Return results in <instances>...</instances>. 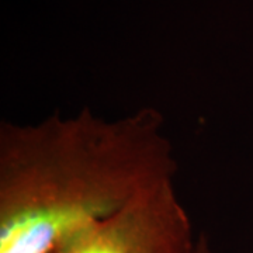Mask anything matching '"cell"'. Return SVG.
Returning a JSON list of instances; mask_svg holds the SVG:
<instances>
[{
    "label": "cell",
    "mask_w": 253,
    "mask_h": 253,
    "mask_svg": "<svg viewBox=\"0 0 253 253\" xmlns=\"http://www.w3.org/2000/svg\"><path fill=\"white\" fill-rule=\"evenodd\" d=\"M177 161L154 107L104 118L82 109L0 126V253H52L73 229L174 180Z\"/></svg>",
    "instance_id": "cell-1"
},
{
    "label": "cell",
    "mask_w": 253,
    "mask_h": 253,
    "mask_svg": "<svg viewBox=\"0 0 253 253\" xmlns=\"http://www.w3.org/2000/svg\"><path fill=\"white\" fill-rule=\"evenodd\" d=\"M197 236L172 180L73 229L52 253H190Z\"/></svg>",
    "instance_id": "cell-2"
},
{
    "label": "cell",
    "mask_w": 253,
    "mask_h": 253,
    "mask_svg": "<svg viewBox=\"0 0 253 253\" xmlns=\"http://www.w3.org/2000/svg\"><path fill=\"white\" fill-rule=\"evenodd\" d=\"M190 253H214L212 248H211V242L206 234H199L196 245Z\"/></svg>",
    "instance_id": "cell-3"
}]
</instances>
